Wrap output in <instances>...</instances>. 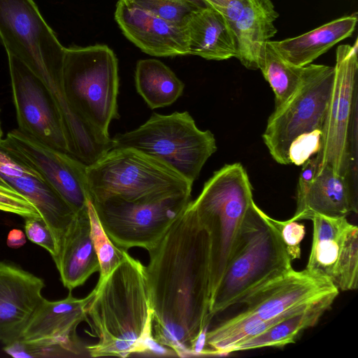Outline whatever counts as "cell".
Returning <instances> with one entry per match:
<instances>
[{
    "label": "cell",
    "mask_w": 358,
    "mask_h": 358,
    "mask_svg": "<svg viewBox=\"0 0 358 358\" xmlns=\"http://www.w3.org/2000/svg\"><path fill=\"white\" fill-rule=\"evenodd\" d=\"M148 253L153 337L178 357L196 356L212 320L210 239L189 203Z\"/></svg>",
    "instance_id": "6da1fadb"
},
{
    "label": "cell",
    "mask_w": 358,
    "mask_h": 358,
    "mask_svg": "<svg viewBox=\"0 0 358 358\" xmlns=\"http://www.w3.org/2000/svg\"><path fill=\"white\" fill-rule=\"evenodd\" d=\"M93 290L87 314L98 341L86 345L90 357L176 356L153 337L146 266L138 259L125 250L121 262Z\"/></svg>",
    "instance_id": "7a4b0ae2"
},
{
    "label": "cell",
    "mask_w": 358,
    "mask_h": 358,
    "mask_svg": "<svg viewBox=\"0 0 358 358\" xmlns=\"http://www.w3.org/2000/svg\"><path fill=\"white\" fill-rule=\"evenodd\" d=\"M275 228L253 201L225 271L210 299L209 315L225 310L250 291L292 269Z\"/></svg>",
    "instance_id": "3957f363"
},
{
    "label": "cell",
    "mask_w": 358,
    "mask_h": 358,
    "mask_svg": "<svg viewBox=\"0 0 358 358\" xmlns=\"http://www.w3.org/2000/svg\"><path fill=\"white\" fill-rule=\"evenodd\" d=\"M252 187L240 163L215 171L189 206L209 232L210 297L220 283L252 203Z\"/></svg>",
    "instance_id": "277c9868"
},
{
    "label": "cell",
    "mask_w": 358,
    "mask_h": 358,
    "mask_svg": "<svg viewBox=\"0 0 358 358\" xmlns=\"http://www.w3.org/2000/svg\"><path fill=\"white\" fill-rule=\"evenodd\" d=\"M91 201L115 197L138 201L192 192L193 182L171 166L131 148H113L87 166Z\"/></svg>",
    "instance_id": "5b68a950"
},
{
    "label": "cell",
    "mask_w": 358,
    "mask_h": 358,
    "mask_svg": "<svg viewBox=\"0 0 358 358\" xmlns=\"http://www.w3.org/2000/svg\"><path fill=\"white\" fill-rule=\"evenodd\" d=\"M62 83L75 112L95 131L110 140L108 128L119 117L117 59L106 45L66 48Z\"/></svg>",
    "instance_id": "8992f818"
},
{
    "label": "cell",
    "mask_w": 358,
    "mask_h": 358,
    "mask_svg": "<svg viewBox=\"0 0 358 358\" xmlns=\"http://www.w3.org/2000/svg\"><path fill=\"white\" fill-rule=\"evenodd\" d=\"M357 40L336 52L334 87L322 127L317 168L327 166L357 192Z\"/></svg>",
    "instance_id": "52a82bcc"
},
{
    "label": "cell",
    "mask_w": 358,
    "mask_h": 358,
    "mask_svg": "<svg viewBox=\"0 0 358 358\" xmlns=\"http://www.w3.org/2000/svg\"><path fill=\"white\" fill-rule=\"evenodd\" d=\"M112 148H131L166 163L194 182L217 150L209 130L199 129L187 111L153 113L137 129L111 138Z\"/></svg>",
    "instance_id": "ba28073f"
},
{
    "label": "cell",
    "mask_w": 358,
    "mask_h": 358,
    "mask_svg": "<svg viewBox=\"0 0 358 358\" xmlns=\"http://www.w3.org/2000/svg\"><path fill=\"white\" fill-rule=\"evenodd\" d=\"M180 192L138 201L111 197L91 201L105 232L118 248H154L191 201Z\"/></svg>",
    "instance_id": "9c48e42d"
},
{
    "label": "cell",
    "mask_w": 358,
    "mask_h": 358,
    "mask_svg": "<svg viewBox=\"0 0 358 358\" xmlns=\"http://www.w3.org/2000/svg\"><path fill=\"white\" fill-rule=\"evenodd\" d=\"M334 66H303L301 83L289 100L274 110L262 136L270 155L278 164H289V147L300 135L322 129L331 99Z\"/></svg>",
    "instance_id": "30bf717a"
},
{
    "label": "cell",
    "mask_w": 358,
    "mask_h": 358,
    "mask_svg": "<svg viewBox=\"0 0 358 358\" xmlns=\"http://www.w3.org/2000/svg\"><path fill=\"white\" fill-rule=\"evenodd\" d=\"M94 290L77 299L71 292L61 300L43 298L34 310L20 338L24 343L26 358L90 357L76 329L87 320V308Z\"/></svg>",
    "instance_id": "8fae6325"
},
{
    "label": "cell",
    "mask_w": 358,
    "mask_h": 358,
    "mask_svg": "<svg viewBox=\"0 0 358 358\" xmlns=\"http://www.w3.org/2000/svg\"><path fill=\"white\" fill-rule=\"evenodd\" d=\"M0 39L35 73L63 66L66 48L34 0H0Z\"/></svg>",
    "instance_id": "7c38bea8"
},
{
    "label": "cell",
    "mask_w": 358,
    "mask_h": 358,
    "mask_svg": "<svg viewBox=\"0 0 358 358\" xmlns=\"http://www.w3.org/2000/svg\"><path fill=\"white\" fill-rule=\"evenodd\" d=\"M0 150L17 163L38 173L76 213L90 200L87 166L74 157L56 150L15 129L0 139Z\"/></svg>",
    "instance_id": "4fadbf2b"
},
{
    "label": "cell",
    "mask_w": 358,
    "mask_h": 358,
    "mask_svg": "<svg viewBox=\"0 0 358 358\" xmlns=\"http://www.w3.org/2000/svg\"><path fill=\"white\" fill-rule=\"evenodd\" d=\"M8 59L17 129L71 155L59 110L48 88L20 59L11 55Z\"/></svg>",
    "instance_id": "5bb4252c"
},
{
    "label": "cell",
    "mask_w": 358,
    "mask_h": 358,
    "mask_svg": "<svg viewBox=\"0 0 358 358\" xmlns=\"http://www.w3.org/2000/svg\"><path fill=\"white\" fill-rule=\"evenodd\" d=\"M310 253L306 269L329 280L338 290L358 287V228L346 217L314 215Z\"/></svg>",
    "instance_id": "9a60e30c"
},
{
    "label": "cell",
    "mask_w": 358,
    "mask_h": 358,
    "mask_svg": "<svg viewBox=\"0 0 358 358\" xmlns=\"http://www.w3.org/2000/svg\"><path fill=\"white\" fill-rule=\"evenodd\" d=\"M338 292L329 280L306 269L292 268L250 291L238 303L245 305L244 313L270 320L327 297H337Z\"/></svg>",
    "instance_id": "2e32d148"
},
{
    "label": "cell",
    "mask_w": 358,
    "mask_h": 358,
    "mask_svg": "<svg viewBox=\"0 0 358 358\" xmlns=\"http://www.w3.org/2000/svg\"><path fill=\"white\" fill-rule=\"evenodd\" d=\"M223 15L235 36L237 59L250 70L258 69V59L264 44L278 30L279 16L271 0H202Z\"/></svg>",
    "instance_id": "e0dca14e"
},
{
    "label": "cell",
    "mask_w": 358,
    "mask_h": 358,
    "mask_svg": "<svg viewBox=\"0 0 358 358\" xmlns=\"http://www.w3.org/2000/svg\"><path fill=\"white\" fill-rule=\"evenodd\" d=\"M0 178L36 208L53 236L59 255L76 212L38 173L17 163L1 150Z\"/></svg>",
    "instance_id": "ac0fdd59"
},
{
    "label": "cell",
    "mask_w": 358,
    "mask_h": 358,
    "mask_svg": "<svg viewBox=\"0 0 358 358\" xmlns=\"http://www.w3.org/2000/svg\"><path fill=\"white\" fill-rule=\"evenodd\" d=\"M43 280L20 267L0 262V342L20 338L34 310L44 298Z\"/></svg>",
    "instance_id": "d6986e66"
},
{
    "label": "cell",
    "mask_w": 358,
    "mask_h": 358,
    "mask_svg": "<svg viewBox=\"0 0 358 358\" xmlns=\"http://www.w3.org/2000/svg\"><path fill=\"white\" fill-rule=\"evenodd\" d=\"M115 20L123 34L143 52L156 57L188 55L185 28L118 0Z\"/></svg>",
    "instance_id": "ffe728a7"
},
{
    "label": "cell",
    "mask_w": 358,
    "mask_h": 358,
    "mask_svg": "<svg viewBox=\"0 0 358 358\" xmlns=\"http://www.w3.org/2000/svg\"><path fill=\"white\" fill-rule=\"evenodd\" d=\"M357 212V192L348 180L331 168H317L315 178L304 196L296 200V208L291 220H310L315 215L346 217Z\"/></svg>",
    "instance_id": "44dd1931"
},
{
    "label": "cell",
    "mask_w": 358,
    "mask_h": 358,
    "mask_svg": "<svg viewBox=\"0 0 358 358\" xmlns=\"http://www.w3.org/2000/svg\"><path fill=\"white\" fill-rule=\"evenodd\" d=\"M54 262L64 287L69 292L85 284L94 273L99 272L87 206L76 213L65 233Z\"/></svg>",
    "instance_id": "7402d4cb"
},
{
    "label": "cell",
    "mask_w": 358,
    "mask_h": 358,
    "mask_svg": "<svg viewBox=\"0 0 358 358\" xmlns=\"http://www.w3.org/2000/svg\"><path fill=\"white\" fill-rule=\"evenodd\" d=\"M185 31L188 55L217 61L237 57L233 31L223 15L212 7L206 6L194 13Z\"/></svg>",
    "instance_id": "603a6c76"
},
{
    "label": "cell",
    "mask_w": 358,
    "mask_h": 358,
    "mask_svg": "<svg viewBox=\"0 0 358 358\" xmlns=\"http://www.w3.org/2000/svg\"><path fill=\"white\" fill-rule=\"evenodd\" d=\"M357 22L356 13L339 17L298 36L270 41L278 54L288 63L304 66L351 36Z\"/></svg>",
    "instance_id": "cb8c5ba5"
},
{
    "label": "cell",
    "mask_w": 358,
    "mask_h": 358,
    "mask_svg": "<svg viewBox=\"0 0 358 358\" xmlns=\"http://www.w3.org/2000/svg\"><path fill=\"white\" fill-rule=\"evenodd\" d=\"M336 296H329L312 303L271 326L264 332L234 345L231 352L265 347H282L295 341L306 329L315 326L330 308Z\"/></svg>",
    "instance_id": "d4e9b609"
},
{
    "label": "cell",
    "mask_w": 358,
    "mask_h": 358,
    "mask_svg": "<svg viewBox=\"0 0 358 358\" xmlns=\"http://www.w3.org/2000/svg\"><path fill=\"white\" fill-rule=\"evenodd\" d=\"M135 84L138 93L151 109L171 105L182 94L185 87L173 71L156 59L138 61Z\"/></svg>",
    "instance_id": "484cf974"
},
{
    "label": "cell",
    "mask_w": 358,
    "mask_h": 358,
    "mask_svg": "<svg viewBox=\"0 0 358 358\" xmlns=\"http://www.w3.org/2000/svg\"><path fill=\"white\" fill-rule=\"evenodd\" d=\"M308 305L270 320L241 312L214 328L208 329L206 337V355L229 354L236 344L257 336Z\"/></svg>",
    "instance_id": "4316f807"
},
{
    "label": "cell",
    "mask_w": 358,
    "mask_h": 358,
    "mask_svg": "<svg viewBox=\"0 0 358 358\" xmlns=\"http://www.w3.org/2000/svg\"><path fill=\"white\" fill-rule=\"evenodd\" d=\"M258 69L269 83L275 95V108L283 106L299 87L303 66L292 65L283 59L270 43L266 42L258 59Z\"/></svg>",
    "instance_id": "83f0119b"
},
{
    "label": "cell",
    "mask_w": 358,
    "mask_h": 358,
    "mask_svg": "<svg viewBox=\"0 0 358 358\" xmlns=\"http://www.w3.org/2000/svg\"><path fill=\"white\" fill-rule=\"evenodd\" d=\"M87 208L90 219L91 236L100 265V275L97 282L99 283L121 262L125 250L116 246L109 238L90 200L87 202Z\"/></svg>",
    "instance_id": "f1b7e54d"
},
{
    "label": "cell",
    "mask_w": 358,
    "mask_h": 358,
    "mask_svg": "<svg viewBox=\"0 0 358 358\" xmlns=\"http://www.w3.org/2000/svg\"><path fill=\"white\" fill-rule=\"evenodd\" d=\"M124 2L183 28L194 13L204 8L189 0H129Z\"/></svg>",
    "instance_id": "f546056e"
},
{
    "label": "cell",
    "mask_w": 358,
    "mask_h": 358,
    "mask_svg": "<svg viewBox=\"0 0 358 358\" xmlns=\"http://www.w3.org/2000/svg\"><path fill=\"white\" fill-rule=\"evenodd\" d=\"M265 217L278 234L292 262L299 259L301 243L306 234L304 225L291 219L286 221L276 220L266 213Z\"/></svg>",
    "instance_id": "4dcf8cb0"
},
{
    "label": "cell",
    "mask_w": 358,
    "mask_h": 358,
    "mask_svg": "<svg viewBox=\"0 0 358 358\" xmlns=\"http://www.w3.org/2000/svg\"><path fill=\"white\" fill-rule=\"evenodd\" d=\"M0 210L16 214L24 219H42L36 208L24 196L0 178Z\"/></svg>",
    "instance_id": "1f68e13d"
},
{
    "label": "cell",
    "mask_w": 358,
    "mask_h": 358,
    "mask_svg": "<svg viewBox=\"0 0 358 358\" xmlns=\"http://www.w3.org/2000/svg\"><path fill=\"white\" fill-rule=\"evenodd\" d=\"M322 132V129H315L294 139L288 150L289 164L303 165L313 155H316L321 147Z\"/></svg>",
    "instance_id": "d6a6232c"
},
{
    "label": "cell",
    "mask_w": 358,
    "mask_h": 358,
    "mask_svg": "<svg viewBox=\"0 0 358 358\" xmlns=\"http://www.w3.org/2000/svg\"><path fill=\"white\" fill-rule=\"evenodd\" d=\"M25 235L28 239L44 249L51 255L55 262L58 255V249L53 236L42 219L26 218Z\"/></svg>",
    "instance_id": "836d02e7"
},
{
    "label": "cell",
    "mask_w": 358,
    "mask_h": 358,
    "mask_svg": "<svg viewBox=\"0 0 358 358\" xmlns=\"http://www.w3.org/2000/svg\"><path fill=\"white\" fill-rule=\"evenodd\" d=\"M302 166L296 188V200L304 196L315 178L317 169L315 156L308 159Z\"/></svg>",
    "instance_id": "e575fe53"
},
{
    "label": "cell",
    "mask_w": 358,
    "mask_h": 358,
    "mask_svg": "<svg viewBox=\"0 0 358 358\" xmlns=\"http://www.w3.org/2000/svg\"><path fill=\"white\" fill-rule=\"evenodd\" d=\"M27 242L26 235L19 229H11L7 236L6 244L11 248H19Z\"/></svg>",
    "instance_id": "d590c367"
},
{
    "label": "cell",
    "mask_w": 358,
    "mask_h": 358,
    "mask_svg": "<svg viewBox=\"0 0 358 358\" xmlns=\"http://www.w3.org/2000/svg\"><path fill=\"white\" fill-rule=\"evenodd\" d=\"M121 1H129V0H121ZM189 1H191L198 4L201 7H206V6H208L202 0H189Z\"/></svg>",
    "instance_id": "8d00e7d4"
},
{
    "label": "cell",
    "mask_w": 358,
    "mask_h": 358,
    "mask_svg": "<svg viewBox=\"0 0 358 358\" xmlns=\"http://www.w3.org/2000/svg\"><path fill=\"white\" fill-rule=\"evenodd\" d=\"M3 136V131H2V128H1V108H0V139L2 138Z\"/></svg>",
    "instance_id": "74e56055"
}]
</instances>
